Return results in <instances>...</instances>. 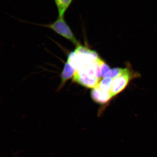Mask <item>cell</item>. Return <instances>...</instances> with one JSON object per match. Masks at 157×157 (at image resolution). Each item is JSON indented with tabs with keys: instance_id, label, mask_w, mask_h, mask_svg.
I'll return each instance as SVG.
<instances>
[{
	"instance_id": "obj_3",
	"label": "cell",
	"mask_w": 157,
	"mask_h": 157,
	"mask_svg": "<svg viewBox=\"0 0 157 157\" xmlns=\"http://www.w3.org/2000/svg\"><path fill=\"white\" fill-rule=\"evenodd\" d=\"M91 96L94 101L102 104L108 102L112 98L110 91L104 92L98 87L92 90Z\"/></svg>"
},
{
	"instance_id": "obj_1",
	"label": "cell",
	"mask_w": 157,
	"mask_h": 157,
	"mask_svg": "<svg viewBox=\"0 0 157 157\" xmlns=\"http://www.w3.org/2000/svg\"><path fill=\"white\" fill-rule=\"evenodd\" d=\"M44 25L47 28L52 29L64 38L67 39L76 47L80 45L64 17H58L53 23Z\"/></svg>"
},
{
	"instance_id": "obj_6",
	"label": "cell",
	"mask_w": 157,
	"mask_h": 157,
	"mask_svg": "<svg viewBox=\"0 0 157 157\" xmlns=\"http://www.w3.org/2000/svg\"><path fill=\"white\" fill-rule=\"evenodd\" d=\"M113 78H105L99 82L97 87L102 91L107 92L110 91L112 84Z\"/></svg>"
},
{
	"instance_id": "obj_8",
	"label": "cell",
	"mask_w": 157,
	"mask_h": 157,
	"mask_svg": "<svg viewBox=\"0 0 157 157\" xmlns=\"http://www.w3.org/2000/svg\"><path fill=\"white\" fill-rule=\"evenodd\" d=\"M100 68H101V77L102 78H105L110 70L109 66L105 63L101 59H100L99 60Z\"/></svg>"
},
{
	"instance_id": "obj_4",
	"label": "cell",
	"mask_w": 157,
	"mask_h": 157,
	"mask_svg": "<svg viewBox=\"0 0 157 157\" xmlns=\"http://www.w3.org/2000/svg\"><path fill=\"white\" fill-rule=\"evenodd\" d=\"M73 0H54L57 8L59 17H64L65 13Z\"/></svg>"
},
{
	"instance_id": "obj_2",
	"label": "cell",
	"mask_w": 157,
	"mask_h": 157,
	"mask_svg": "<svg viewBox=\"0 0 157 157\" xmlns=\"http://www.w3.org/2000/svg\"><path fill=\"white\" fill-rule=\"evenodd\" d=\"M130 78L129 70L127 69L124 73L113 78L110 90L112 97L120 93L124 89Z\"/></svg>"
},
{
	"instance_id": "obj_5",
	"label": "cell",
	"mask_w": 157,
	"mask_h": 157,
	"mask_svg": "<svg viewBox=\"0 0 157 157\" xmlns=\"http://www.w3.org/2000/svg\"><path fill=\"white\" fill-rule=\"evenodd\" d=\"M75 70L69 64L66 63L62 74V83H64L74 75Z\"/></svg>"
},
{
	"instance_id": "obj_7",
	"label": "cell",
	"mask_w": 157,
	"mask_h": 157,
	"mask_svg": "<svg viewBox=\"0 0 157 157\" xmlns=\"http://www.w3.org/2000/svg\"><path fill=\"white\" fill-rule=\"evenodd\" d=\"M127 68H115L111 69L107 74L106 78H114L124 73L126 71Z\"/></svg>"
}]
</instances>
